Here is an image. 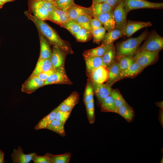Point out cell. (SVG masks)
<instances>
[{
  "mask_svg": "<svg viewBox=\"0 0 163 163\" xmlns=\"http://www.w3.org/2000/svg\"><path fill=\"white\" fill-rule=\"evenodd\" d=\"M107 69L109 72L108 77L105 84L111 87L115 82L120 80V70L116 60Z\"/></svg>",
  "mask_w": 163,
  "mask_h": 163,
  "instance_id": "cell-20",
  "label": "cell"
},
{
  "mask_svg": "<svg viewBox=\"0 0 163 163\" xmlns=\"http://www.w3.org/2000/svg\"><path fill=\"white\" fill-rule=\"evenodd\" d=\"M126 14L132 10L142 8L162 9L163 3L154 2L146 0H124Z\"/></svg>",
  "mask_w": 163,
  "mask_h": 163,
  "instance_id": "cell-5",
  "label": "cell"
},
{
  "mask_svg": "<svg viewBox=\"0 0 163 163\" xmlns=\"http://www.w3.org/2000/svg\"><path fill=\"white\" fill-rule=\"evenodd\" d=\"M4 153L0 149V163L5 162L4 160Z\"/></svg>",
  "mask_w": 163,
  "mask_h": 163,
  "instance_id": "cell-47",
  "label": "cell"
},
{
  "mask_svg": "<svg viewBox=\"0 0 163 163\" xmlns=\"http://www.w3.org/2000/svg\"><path fill=\"white\" fill-rule=\"evenodd\" d=\"M71 155L70 152L59 155H53L51 157L52 163H68Z\"/></svg>",
  "mask_w": 163,
  "mask_h": 163,
  "instance_id": "cell-41",
  "label": "cell"
},
{
  "mask_svg": "<svg viewBox=\"0 0 163 163\" xmlns=\"http://www.w3.org/2000/svg\"><path fill=\"white\" fill-rule=\"evenodd\" d=\"M106 30L103 27L92 30L93 43L99 44L101 42L106 33Z\"/></svg>",
  "mask_w": 163,
  "mask_h": 163,
  "instance_id": "cell-39",
  "label": "cell"
},
{
  "mask_svg": "<svg viewBox=\"0 0 163 163\" xmlns=\"http://www.w3.org/2000/svg\"><path fill=\"white\" fill-rule=\"evenodd\" d=\"M148 36L147 40L137 51L143 50L159 53L163 49V37L155 30L152 31Z\"/></svg>",
  "mask_w": 163,
  "mask_h": 163,
  "instance_id": "cell-4",
  "label": "cell"
},
{
  "mask_svg": "<svg viewBox=\"0 0 163 163\" xmlns=\"http://www.w3.org/2000/svg\"><path fill=\"white\" fill-rule=\"evenodd\" d=\"M24 14L29 20L34 22L37 31L46 37L50 45L57 46L68 54L74 53L69 43L62 39L57 32L48 24L37 18L28 11H25Z\"/></svg>",
  "mask_w": 163,
  "mask_h": 163,
  "instance_id": "cell-1",
  "label": "cell"
},
{
  "mask_svg": "<svg viewBox=\"0 0 163 163\" xmlns=\"http://www.w3.org/2000/svg\"><path fill=\"white\" fill-rule=\"evenodd\" d=\"M57 110L56 108L48 115L44 117L35 126V129L38 130L47 129L52 122L55 119L56 113Z\"/></svg>",
  "mask_w": 163,
  "mask_h": 163,
  "instance_id": "cell-29",
  "label": "cell"
},
{
  "mask_svg": "<svg viewBox=\"0 0 163 163\" xmlns=\"http://www.w3.org/2000/svg\"><path fill=\"white\" fill-rule=\"evenodd\" d=\"M149 32L146 29L138 37L129 38L118 43L117 46L116 56H133L139 47L142 42L148 36Z\"/></svg>",
  "mask_w": 163,
  "mask_h": 163,
  "instance_id": "cell-2",
  "label": "cell"
},
{
  "mask_svg": "<svg viewBox=\"0 0 163 163\" xmlns=\"http://www.w3.org/2000/svg\"><path fill=\"white\" fill-rule=\"evenodd\" d=\"M53 68L45 72L40 73L36 75L43 81H46L47 78L55 71Z\"/></svg>",
  "mask_w": 163,
  "mask_h": 163,
  "instance_id": "cell-44",
  "label": "cell"
},
{
  "mask_svg": "<svg viewBox=\"0 0 163 163\" xmlns=\"http://www.w3.org/2000/svg\"><path fill=\"white\" fill-rule=\"evenodd\" d=\"M108 73L107 68L104 66H101L86 75L88 79L92 82L103 84L107 81Z\"/></svg>",
  "mask_w": 163,
  "mask_h": 163,
  "instance_id": "cell-11",
  "label": "cell"
},
{
  "mask_svg": "<svg viewBox=\"0 0 163 163\" xmlns=\"http://www.w3.org/2000/svg\"><path fill=\"white\" fill-rule=\"evenodd\" d=\"M87 115L89 123H93L95 120L94 99L88 102L85 105Z\"/></svg>",
  "mask_w": 163,
  "mask_h": 163,
  "instance_id": "cell-40",
  "label": "cell"
},
{
  "mask_svg": "<svg viewBox=\"0 0 163 163\" xmlns=\"http://www.w3.org/2000/svg\"><path fill=\"white\" fill-rule=\"evenodd\" d=\"M40 44V51L39 59H50L52 50L50 45L46 37L38 31Z\"/></svg>",
  "mask_w": 163,
  "mask_h": 163,
  "instance_id": "cell-15",
  "label": "cell"
},
{
  "mask_svg": "<svg viewBox=\"0 0 163 163\" xmlns=\"http://www.w3.org/2000/svg\"><path fill=\"white\" fill-rule=\"evenodd\" d=\"M69 19L66 12L56 9L51 12L48 19V20L62 27Z\"/></svg>",
  "mask_w": 163,
  "mask_h": 163,
  "instance_id": "cell-18",
  "label": "cell"
},
{
  "mask_svg": "<svg viewBox=\"0 0 163 163\" xmlns=\"http://www.w3.org/2000/svg\"><path fill=\"white\" fill-rule=\"evenodd\" d=\"M110 95L117 108L128 104L118 90L112 89Z\"/></svg>",
  "mask_w": 163,
  "mask_h": 163,
  "instance_id": "cell-37",
  "label": "cell"
},
{
  "mask_svg": "<svg viewBox=\"0 0 163 163\" xmlns=\"http://www.w3.org/2000/svg\"><path fill=\"white\" fill-rule=\"evenodd\" d=\"M144 69L134 61L129 67L120 71V80L124 78H131L135 77L140 73Z\"/></svg>",
  "mask_w": 163,
  "mask_h": 163,
  "instance_id": "cell-19",
  "label": "cell"
},
{
  "mask_svg": "<svg viewBox=\"0 0 163 163\" xmlns=\"http://www.w3.org/2000/svg\"><path fill=\"white\" fill-rule=\"evenodd\" d=\"M113 10L94 17L101 22L103 27L108 32L113 30L115 28V21Z\"/></svg>",
  "mask_w": 163,
  "mask_h": 163,
  "instance_id": "cell-17",
  "label": "cell"
},
{
  "mask_svg": "<svg viewBox=\"0 0 163 163\" xmlns=\"http://www.w3.org/2000/svg\"><path fill=\"white\" fill-rule=\"evenodd\" d=\"M71 112L57 110L56 113L55 119L65 124L69 117Z\"/></svg>",
  "mask_w": 163,
  "mask_h": 163,
  "instance_id": "cell-43",
  "label": "cell"
},
{
  "mask_svg": "<svg viewBox=\"0 0 163 163\" xmlns=\"http://www.w3.org/2000/svg\"><path fill=\"white\" fill-rule=\"evenodd\" d=\"M122 0H107L105 2L113 8Z\"/></svg>",
  "mask_w": 163,
  "mask_h": 163,
  "instance_id": "cell-46",
  "label": "cell"
},
{
  "mask_svg": "<svg viewBox=\"0 0 163 163\" xmlns=\"http://www.w3.org/2000/svg\"><path fill=\"white\" fill-rule=\"evenodd\" d=\"M28 11L34 16L43 21L48 20L51 12L56 9L47 7L45 2L29 0Z\"/></svg>",
  "mask_w": 163,
  "mask_h": 163,
  "instance_id": "cell-3",
  "label": "cell"
},
{
  "mask_svg": "<svg viewBox=\"0 0 163 163\" xmlns=\"http://www.w3.org/2000/svg\"><path fill=\"white\" fill-rule=\"evenodd\" d=\"M152 24L150 21H127L125 30V35L129 37L137 31L142 28L151 26Z\"/></svg>",
  "mask_w": 163,
  "mask_h": 163,
  "instance_id": "cell-14",
  "label": "cell"
},
{
  "mask_svg": "<svg viewBox=\"0 0 163 163\" xmlns=\"http://www.w3.org/2000/svg\"><path fill=\"white\" fill-rule=\"evenodd\" d=\"M65 124L54 119L47 129L52 131L62 137L66 135L64 129Z\"/></svg>",
  "mask_w": 163,
  "mask_h": 163,
  "instance_id": "cell-33",
  "label": "cell"
},
{
  "mask_svg": "<svg viewBox=\"0 0 163 163\" xmlns=\"http://www.w3.org/2000/svg\"><path fill=\"white\" fill-rule=\"evenodd\" d=\"M69 19H75L85 14H91L90 7L86 8L75 3L67 12Z\"/></svg>",
  "mask_w": 163,
  "mask_h": 163,
  "instance_id": "cell-21",
  "label": "cell"
},
{
  "mask_svg": "<svg viewBox=\"0 0 163 163\" xmlns=\"http://www.w3.org/2000/svg\"><path fill=\"white\" fill-rule=\"evenodd\" d=\"M15 0H0V2L4 4L6 3L13 2Z\"/></svg>",
  "mask_w": 163,
  "mask_h": 163,
  "instance_id": "cell-50",
  "label": "cell"
},
{
  "mask_svg": "<svg viewBox=\"0 0 163 163\" xmlns=\"http://www.w3.org/2000/svg\"><path fill=\"white\" fill-rule=\"evenodd\" d=\"M94 91L92 82L88 79L84 93L83 102L85 105L94 99Z\"/></svg>",
  "mask_w": 163,
  "mask_h": 163,
  "instance_id": "cell-36",
  "label": "cell"
},
{
  "mask_svg": "<svg viewBox=\"0 0 163 163\" xmlns=\"http://www.w3.org/2000/svg\"><path fill=\"white\" fill-rule=\"evenodd\" d=\"M90 26L91 30H94L103 27L101 22L97 18H92L90 21Z\"/></svg>",
  "mask_w": 163,
  "mask_h": 163,
  "instance_id": "cell-45",
  "label": "cell"
},
{
  "mask_svg": "<svg viewBox=\"0 0 163 163\" xmlns=\"http://www.w3.org/2000/svg\"><path fill=\"white\" fill-rule=\"evenodd\" d=\"M79 100V94L77 91H74L56 108L58 110L72 111L74 107L78 103Z\"/></svg>",
  "mask_w": 163,
  "mask_h": 163,
  "instance_id": "cell-12",
  "label": "cell"
},
{
  "mask_svg": "<svg viewBox=\"0 0 163 163\" xmlns=\"http://www.w3.org/2000/svg\"><path fill=\"white\" fill-rule=\"evenodd\" d=\"M44 82L36 75L30 76L22 84L21 91L27 94H31L44 86Z\"/></svg>",
  "mask_w": 163,
  "mask_h": 163,
  "instance_id": "cell-10",
  "label": "cell"
},
{
  "mask_svg": "<svg viewBox=\"0 0 163 163\" xmlns=\"http://www.w3.org/2000/svg\"><path fill=\"white\" fill-rule=\"evenodd\" d=\"M91 14L92 18L101 14L112 11L113 8L106 2L92 4L90 7Z\"/></svg>",
  "mask_w": 163,
  "mask_h": 163,
  "instance_id": "cell-24",
  "label": "cell"
},
{
  "mask_svg": "<svg viewBox=\"0 0 163 163\" xmlns=\"http://www.w3.org/2000/svg\"><path fill=\"white\" fill-rule=\"evenodd\" d=\"M53 2L57 9L66 12L75 3L74 0H55Z\"/></svg>",
  "mask_w": 163,
  "mask_h": 163,
  "instance_id": "cell-38",
  "label": "cell"
},
{
  "mask_svg": "<svg viewBox=\"0 0 163 163\" xmlns=\"http://www.w3.org/2000/svg\"><path fill=\"white\" fill-rule=\"evenodd\" d=\"M116 60L120 71L127 68L134 62L133 56H116Z\"/></svg>",
  "mask_w": 163,
  "mask_h": 163,
  "instance_id": "cell-32",
  "label": "cell"
},
{
  "mask_svg": "<svg viewBox=\"0 0 163 163\" xmlns=\"http://www.w3.org/2000/svg\"><path fill=\"white\" fill-rule=\"evenodd\" d=\"M159 121L162 125L163 124V110L161 109L159 114ZM163 125V124H162Z\"/></svg>",
  "mask_w": 163,
  "mask_h": 163,
  "instance_id": "cell-49",
  "label": "cell"
},
{
  "mask_svg": "<svg viewBox=\"0 0 163 163\" xmlns=\"http://www.w3.org/2000/svg\"><path fill=\"white\" fill-rule=\"evenodd\" d=\"M36 153L35 152L25 154L22 149L18 146L17 149H13L11 158L14 163H28L31 161L33 156Z\"/></svg>",
  "mask_w": 163,
  "mask_h": 163,
  "instance_id": "cell-16",
  "label": "cell"
},
{
  "mask_svg": "<svg viewBox=\"0 0 163 163\" xmlns=\"http://www.w3.org/2000/svg\"><path fill=\"white\" fill-rule=\"evenodd\" d=\"M84 59L86 66V75L97 68L101 66H104L102 57H92L85 59Z\"/></svg>",
  "mask_w": 163,
  "mask_h": 163,
  "instance_id": "cell-27",
  "label": "cell"
},
{
  "mask_svg": "<svg viewBox=\"0 0 163 163\" xmlns=\"http://www.w3.org/2000/svg\"><path fill=\"white\" fill-rule=\"evenodd\" d=\"M37 1L46 2H52L54 1L55 0H35Z\"/></svg>",
  "mask_w": 163,
  "mask_h": 163,
  "instance_id": "cell-52",
  "label": "cell"
},
{
  "mask_svg": "<svg viewBox=\"0 0 163 163\" xmlns=\"http://www.w3.org/2000/svg\"><path fill=\"white\" fill-rule=\"evenodd\" d=\"M116 51L113 43H112L104 55L102 56L104 66L107 68L116 61Z\"/></svg>",
  "mask_w": 163,
  "mask_h": 163,
  "instance_id": "cell-23",
  "label": "cell"
},
{
  "mask_svg": "<svg viewBox=\"0 0 163 163\" xmlns=\"http://www.w3.org/2000/svg\"><path fill=\"white\" fill-rule=\"evenodd\" d=\"M72 84L66 74L65 68H63L56 70L45 81L44 86L54 84L71 85Z\"/></svg>",
  "mask_w": 163,
  "mask_h": 163,
  "instance_id": "cell-8",
  "label": "cell"
},
{
  "mask_svg": "<svg viewBox=\"0 0 163 163\" xmlns=\"http://www.w3.org/2000/svg\"><path fill=\"white\" fill-rule=\"evenodd\" d=\"M124 35L121 30L114 28L105 34L101 41V44L107 45L113 42L117 39Z\"/></svg>",
  "mask_w": 163,
  "mask_h": 163,
  "instance_id": "cell-26",
  "label": "cell"
},
{
  "mask_svg": "<svg viewBox=\"0 0 163 163\" xmlns=\"http://www.w3.org/2000/svg\"><path fill=\"white\" fill-rule=\"evenodd\" d=\"M111 44L107 45L101 44L95 48L85 51L83 53L84 59L92 57H102L106 52Z\"/></svg>",
  "mask_w": 163,
  "mask_h": 163,
  "instance_id": "cell-22",
  "label": "cell"
},
{
  "mask_svg": "<svg viewBox=\"0 0 163 163\" xmlns=\"http://www.w3.org/2000/svg\"><path fill=\"white\" fill-rule=\"evenodd\" d=\"M116 113L121 115L128 122H131L135 116L133 109L128 104L117 108Z\"/></svg>",
  "mask_w": 163,
  "mask_h": 163,
  "instance_id": "cell-28",
  "label": "cell"
},
{
  "mask_svg": "<svg viewBox=\"0 0 163 163\" xmlns=\"http://www.w3.org/2000/svg\"></svg>",
  "mask_w": 163,
  "mask_h": 163,
  "instance_id": "cell-54",
  "label": "cell"
},
{
  "mask_svg": "<svg viewBox=\"0 0 163 163\" xmlns=\"http://www.w3.org/2000/svg\"><path fill=\"white\" fill-rule=\"evenodd\" d=\"M53 154L47 153L43 156L36 154L33 155L32 160L34 163H52L51 157Z\"/></svg>",
  "mask_w": 163,
  "mask_h": 163,
  "instance_id": "cell-42",
  "label": "cell"
},
{
  "mask_svg": "<svg viewBox=\"0 0 163 163\" xmlns=\"http://www.w3.org/2000/svg\"><path fill=\"white\" fill-rule=\"evenodd\" d=\"M159 57V52L139 50L133 56L135 62L143 68L154 63Z\"/></svg>",
  "mask_w": 163,
  "mask_h": 163,
  "instance_id": "cell-6",
  "label": "cell"
},
{
  "mask_svg": "<svg viewBox=\"0 0 163 163\" xmlns=\"http://www.w3.org/2000/svg\"><path fill=\"white\" fill-rule=\"evenodd\" d=\"M157 105L160 107L161 109H163V102L157 103Z\"/></svg>",
  "mask_w": 163,
  "mask_h": 163,
  "instance_id": "cell-51",
  "label": "cell"
},
{
  "mask_svg": "<svg viewBox=\"0 0 163 163\" xmlns=\"http://www.w3.org/2000/svg\"><path fill=\"white\" fill-rule=\"evenodd\" d=\"M92 18L91 14H85L74 19L82 27L92 31L90 26V21Z\"/></svg>",
  "mask_w": 163,
  "mask_h": 163,
  "instance_id": "cell-35",
  "label": "cell"
},
{
  "mask_svg": "<svg viewBox=\"0 0 163 163\" xmlns=\"http://www.w3.org/2000/svg\"><path fill=\"white\" fill-rule=\"evenodd\" d=\"M94 94L100 104L106 97L110 94L111 87L105 84H100L92 82Z\"/></svg>",
  "mask_w": 163,
  "mask_h": 163,
  "instance_id": "cell-13",
  "label": "cell"
},
{
  "mask_svg": "<svg viewBox=\"0 0 163 163\" xmlns=\"http://www.w3.org/2000/svg\"><path fill=\"white\" fill-rule=\"evenodd\" d=\"M100 104L101 112L116 113L117 108L110 94L105 98Z\"/></svg>",
  "mask_w": 163,
  "mask_h": 163,
  "instance_id": "cell-30",
  "label": "cell"
},
{
  "mask_svg": "<svg viewBox=\"0 0 163 163\" xmlns=\"http://www.w3.org/2000/svg\"><path fill=\"white\" fill-rule=\"evenodd\" d=\"M4 4L0 2V8H2Z\"/></svg>",
  "mask_w": 163,
  "mask_h": 163,
  "instance_id": "cell-53",
  "label": "cell"
},
{
  "mask_svg": "<svg viewBox=\"0 0 163 163\" xmlns=\"http://www.w3.org/2000/svg\"><path fill=\"white\" fill-rule=\"evenodd\" d=\"M115 21V29L122 31L125 35V30L127 20V14L124 6V0H122L113 9Z\"/></svg>",
  "mask_w": 163,
  "mask_h": 163,
  "instance_id": "cell-7",
  "label": "cell"
},
{
  "mask_svg": "<svg viewBox=\"0 0 163 163\" xmlns=\"http://www.w3.org/2000/svg\"><path fill=\"white\" fill-rule=\"evenodd\" d=\"M74 37L78 42H87L92 38V31L82 27Z\"/></svg>",
  "mask_w": 163,
  "mask_h": 163,
  "instance_id": "cell-31",
  "label": "cell"
},
{
  "mask_svg": "<svg viewBox=\"0 0 163 163\" xmlns=\"http://www.w3.org/2000/svg\"><path fill=\"white\" fill-rule=\"evenodd\" d=\"M92 4H97L105 2L107 0H92Z\"/></svg>",
  "mask_w": 163,
  "mask_h": 163,
  "instance_id": "cell-48",
  "label": "cell"
},
{
  "mask_svg": "<svg viewBox=\"0 0 163 163\" xmlns=\"http://www.w3.org/2000/svg\"><path fill=\"white\" fill-rule=\"evenodd\" d=\"M53 68L50 59H38L35 69L30 76L37 75Z\"/></svg>",
  "mask_w": 163,
  "mask_h": 163,
  "instance_id": "cell-25",
  "label": "cell"
},
{
  "mask_svg": "<svg viewBox=\"0 0 163 163\" xmlns=\"http://www.w3.org/2000/svg\"><path fill=\"white\" fill-rule=\"evenodd\" d=\"M50 59L54 69L55 70L65 68V60L68 54L58 47L53 46Z\"/></svg>",
  "mask_w": 163,
  "mask_h": 163,
  "instance_id": "cell-9",
  "label": "cell"
},
{
  "mask_svg": "<svg viewBox=\"0 0 163 163\" xmlns=\"http://www.w3.org/2000/svg\"><path fill=\"white\" fill-rule=\"evenodd\" d=\"M62 27L68 30L74 36L82 28L74 19H69Z\"/></svg>",
  "mask_w": 163,
  "mask_h": 163,
  "instance_id": "cell-34",
  "label": "cell"
}]
</instances>
